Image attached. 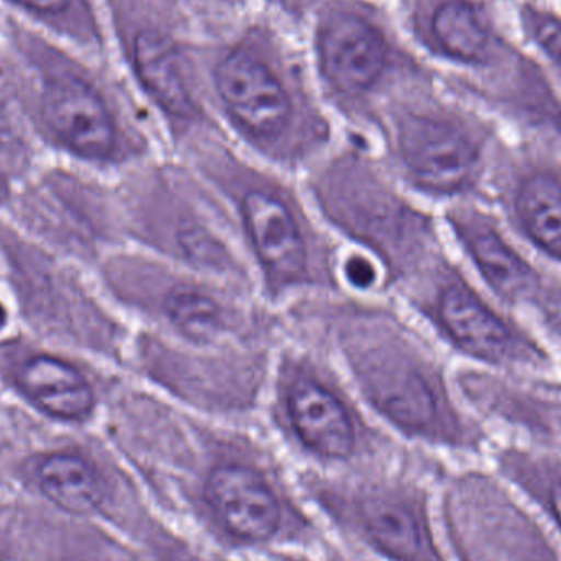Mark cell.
Instances as JSON below:
<instances>
[{"label": "cell", "instance_id": "obj_2", "mask_svg": "<svg viewBox=\"0 0 561 561\" xmlns=\"http://www.w3.org/2000/svg\"><path fill=\"white\" fill-rule=\"evenodd\" d=\"M451 484V561H561L546 524L488 461H473Z\"/></svg>", "mask_w": 561, "mask_h": 561}, {"label": "cell", "instance_id": "obj_4", "mask_svg": "<svg viewBox=\"0 0 561 561\" xmlns=\"http://www.w3.org/2000/svg\"><path fill=\"white\" fill-rule=\"evenodd\" d=\"M448 226L484 289L514 316H524L549 270L527 255L500 214L463 201L447 214Z\"/></svg>", "mask_w": 561, "mask_h": 561}, {"label": "cell", "instance_id": "obj_3", "mask_svg": "<svg viewBox=\"0 0 561 561\" xmlns=\"http://www.w3.org/2000/svg\"><path fill=\"white\" fill-rule=\"evenodd\" d=\"M402 173L414 190L432 199H481L490 193L500 154L477 128L440 115H408L399 124Z\"/></svg>", "mask_w": 561, "mask_h": 561}, {"label": "cell", "instance_id": "obj_18", "mask_svg": "<svg viewBox=\"0 0 561 561\" xmlns=\"http://www.w3.org/2000/svg\"><path fill=\"white\" fill-rule=\"evenodd\" d=\"M526 440L561 450V381L549 375L530 376L526 386Z\"/></svg>", "mask_w": 561, "mask_h": 561}, {"label": "cell", "instance_id": "obj_8", "mask_svg": "<svg viewBox=\"0 0 561 561\" xmlns=\"http://www.w3.org/2000/svg\"><path fill=\"white\" fill-rule=\"evenodd\" d=\"M240 210L270 286L287 290L306 284L310 279L309 247L293 209L272 191L252 190L243 196Z\"/></svg>", "mask_w": 561, "mask_h": 561}, {"label": "cell", "instance_id": "obj_24", "mask_svg": "<svg viewBox=\"0 0 561 561\" xmlns=\"http://www.w3.org/2000/svg\"><path fill=\"white\" fill-rule=\"evenodd\" d=\"M15 145V130L5 101L0 95V153H9Z\"/></svg>", "mask_w": 561, "mask_h": 561}, {"label": "cell", "instance_id": "obj_1", "mask_svg": "<svg viewBox=\"0 0 561 561\" xmlns=\"http://www.w3.org/2000/svg\"><path fill=\"white\" fill-rule=\"evenodd\" d=\"M424 310L442 339L481 369L513 375L556 371V356L542 339L455 266H440Z\"/></svg>", "mask_w": 561, "mask_h": 561}, {"label": "cell", "instance_id": "obj_14", "mask_svg": "<svg viewBox=\"0 0 561 561\" xmlns=\"http://www.w3.org/2000/svg\"><path fill=\"white\" fill-rule=\"evenodd\" d=\"M13 385L36 411L56 421H84L94 411L91 382L66 359L48 353L26 356L13 371Z\"/></svg>", "mask_w": 561, "mask_h": 561}, {"label": "cell", "instance_id": "obj_23", "mask_svg": "<svg viewBox=\"0 0 561 561\" xmlns=\"http://www.w3.org/2000/svg\"><path fill=\"white\" fill-rule=\"evenodd\" d=\"M346 278H348L350 284L358 287V289H366V287L375 284V266H373L369 260L356 256V259H352L346 263Z\"/></svg>", "mask_w": 561, "mask_h": 561}, {"label": "cell", "instance_id": "obj_16", "mask_svg": "<svg viewBox=\"0 0 561 561\" xmlns=\"http://www.w3.org/2000/svg\"><path fill=\"white\" fill-rule=\"evenodd\" d=\"M38 483L48 500L72 514L92 513L104 497L98 471L76 455L45 458L39 463Z\"/></svg>", "mask_w": 561, "mask_h": 561}, {"label": "cell", "instance_id": "obj_12", "mask_svg": "<svg viewBox=\"0 0 561 561\" xmlns=\"http://www.w3.org/2000/svg\"><path fill=\"white\" fill-rule=\"evenodd\" d=\"M319 51L323 72L343 92L366 91L385 71L386 43L381 33L353 13H340L323 25Z\"/></svg>", "mask_w": 561, "mask_h": 561}, {"label": "cell", "instance_id": "obj_19", "mask_svg": "<svg viewBox=\"0 0 561 561\" xmlns=\"http://www.w3.org/2000/svg\"><path fill=\"white\" fill-rule=\"evenodd\" d=\"M167 313L180 332L207 340L222 332L226 312L209 294L196 289L174 290L167 302Z\"/></svg>", "mask_w": 561, "mask_h": 561}, {"label": "cell", "instance_id": "obj_21", "mask_svg": "<svg viewBox=\"0 0 561 561\" xmlns=\"http://www.w3.org/2000/svg\"><path fill=\"white\" fill-rule=\"evenodd\" d=\"M23 12L48 25H71L72 15L79 7V0H10Z\"/></svg>", "mask_w": 561, "mask_h": 561}, {"label": "cell", "instance_id": "obj_20", "mask_svg": "<svg viewBox=\"0 0 561 561\" xmlns=\"http://www.w3.org/2000/svg\"><path fill=\"white\" fill-rule=\"evenodd\" d=\"M524 317L537 323L540 332L546 333L561 348V278L559 275L549 272Z\"/></svg>", "mask_w": 561, "mask_h": 561}, {"label": "cell", "instance_id": "obj_10", "mask_svg": "<svg viewBox=\"0 0 561 561\" xmlns=\"http://www.w3.org/2000/svg\"><path fill=\"white\" fill-rule=\"evenodd\" d=\"M206 501L217 523L233 539L265 543L283 527V506L260 471L245 465H220L207 478Z\"/></svg>", "mask_w": 561, "mask_h": 561}, {"label": "cell", "instance_id": "obj_7", "mask_svg": "<svg viewBox=\"0 0 561 561\" xmlns=\"http://www.w3.org/2000/svg\"><path fill=\"white\" fill-rule=\"evenodd\" d=\"M363 539L392 561H451L432 519L427 491L371 493L352 507Z\"/></svg>", "mask_w": 561, "mask_h": 561}, {"label": "cell", "instance_id": "obj_15", "mask_svg": "<svg viewBox=\"0 0 561 561\" xmlns=\"http://www.w3.org/2000/svg\"><path fill=\"white\" fill-rule=\"evenodd\" d=\"M134 65L145 91L176 118H191L196 112L176 49L170 39L153 30H145L135 38Z\"/></svg>", "mask_w": 561, "mask_h": 561}, {"label": "cell", "instance_id": "obj_13", "mask_svg": "<svg viewBox=\"0 0 561 561\" xmlns=\"http://www.w3.org/2000/svg\"><path fill=\"white\" fill-rule=\"evenodd\" d=\"M488 463L533 506L561 550V450L504 438Z\"/></svg>", "mask_w": 561, "mask_h": 561}, {"label": "cell", "instance_id": "obj_17", "mask_svg": "<svg viewBox=\"0 0 561 561\" xmlns=\"http://www.w3.org/2000/svg\"><path fill=\"white\" fill-rule=\"evenodd\" d=\"M432 32L440 48L461 62H483L491 35L483 16L467 0H447L435 10Z\"/></svg>", "mask_w": 561, "mask_h": 561}, {"label": "cell", "instance_id": "obj_25", "mask_svg": "<svg viewBox=\"0 0 561 561\" xmlns=\"http://www.w3.org/2000/svg\"><path fill=\"white\" fill-rule=\"evenodd\" d=\"M7 323V309L0 304V329H3V325Z\"/></svg>", "mask_w": 561, "mask_h": 561}, {"label": "cell", "instance_id": "obj_11", "mask_svg": "<svg viewBox=\"0 0 561 561\" xmlns=\"http://www.w3.org/2000/svg\"><path fill=\"white\" fill-rule=\"evenodd\" d=\"M284 409L297 440L317 457L342 460L355 450V422L345 402L312 373L290 376Z\"/></svg>", "mask_w": 561, "mask_h": 561}, {"label": "cell", "instance_id": "obj_6", "mask_svg": "<svg viewBox=\"0 0 561 561\" xmlns=\"http://www.w3.org/2000/svg\"><path fill=\"white\" fill-rule=\"evenodd\" d=\"M39 121L51 140L79 160L114 163L121 135L101 92L71 69H53L43 78Z\"/></svg>", "mask_w": 561, "mask_h": 561}, {"label": "cell", "instance_id": "obj_5", "mask_svg": "<svg viewBox=\"0 0 561 561\" xmlns=\"http://www.w3.org/2000/svg\"><path fill=\"white\" fill-rule=\"evenodd\" d=\"M490 191L510 232L561 270V163L542 154H500Z\"/></svg>", "mask_w": 561, "mask_h": 561}, {"label": "cell", "instance_id": "obj_22", "mask_svg": "<svg viewBox=\"0 0 561 561\" xmlns=\"http://www.w3.org/2000/svg\"><path fill=\"white\" fill-rule=\"evenodd\" d=\"M534 30H536L537 42L561 71V20L550 15L536 16Z\"/></svg>", "mask_w": 561, "mask_h": 561}, {"label": "cell", "instance_id": "obj_9", "mask_svg": "<svg viewBox=\"0 0 561 561\" xmlns=\"http://www.w3.org/2000/svg\"><path fill=\"white\" fill-rule=\"evenodd\" d=\"M217 89L230 117L256 140L278 138L289 124L290 99L278 76L255 56L236 51L216 72Z\"/></svg>", "mask_w": 561, "mask_h": 561}]
</instances>
